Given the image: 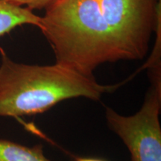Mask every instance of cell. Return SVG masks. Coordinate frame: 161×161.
Here are the masks:
<instances>
[{"label":"cell","instance_id":"cell-1","mask_svg":"<svg viewBox=\"0 0 161 161\" xmlns=\"http://www.w3.org/2000/svg\"><path fill=\"white\" fill-rule=\"evenodd\" d=\"M44 8L39 29L55 63L91 76L98 66L122 60L99 0H53Z\"/></svg>","mask_w":161,"mask_h":161},{"label":"cell","instance_id":"cell-3","mask_svg":"<svg viewBox=\"0 0 161 161\" xmlns=\"http://www.w3.org/2000/svg\"><path fill=\"white\" fill-rule=\"evenodd\" d=\"M148 75L151 86L138 112L122 116L110 108L105 110L108 126L128 148L130 161H161V72Z\"/></svg>","mask_w":161,"mask_h":161},{"label":"cell","instance_id":"cell-4","mask_svg":"<svg viewBox=\"0 0 161 161\" xmlns=\"http://www.w3.org/2000/svg\"><path fill=\"white\" fill-rule=\"evenodd\" d=\"M122 60H142L161 19V0H99Z\"/></svg>","mask_w":161,"mask_h":161},{"label":"cell","instance_id":"cell-8","mask_svg":"<svg viewBox=\"0 0 161 161\" xmlns=\"http://www.w3.org/2000/svg\"><path fill=\"white\" fill-rule=\"evenodd\" d=\"M75 161H104L103 160L92 158H81V157H75L74 158Z\"/></svg>","mask_w":161,"mask_h":161},{"label":"cell","instance_id":"cell-5","mask_svg":"<svg viewBox=\"0 0 161 161\" xmlns=\"http://www.w3.org/2000/svg\"><path fill=\"white\" fill-rule=\"evenodd\" d=\"M40 19L25 6L16 5L8 0H0V37L18 26L31 25L39 28Z\"/></svg>","mask_w":161,"mask_h":161},{"label":"cell","instance_id":"cell-7","mask_svg":"<svg viewBox=\"0 0 161 161\" xmlns=\"http://www.w3.org/2000/svg\"><path fill=\"white\" fill-rule=\"evenodd\" d=\"M16 5L25 6L31 10L43 9L53 0H8Z\"/></svg>","mask_w":161,"mask_h":161},{"label":"cell","instance_id":"cell-2","mask_svg":"<svg viewBox=\"0 0 161 161\" xmlns=\"http://www.w3.org/2000/svg\"><path fill=\"white\" fill-rule=\"evenodd\" d=\"M125 81L104 85L98 83L93 75H83L57 63L46 66L17 63L3 53L0 117L41 114L69 98L84 97L98 101Z\"/></svg>","mask_w":161,"mask_h":161},{"label":"cell","instance_id":"cell-6","mask_svg":"<svg viewBox=\"0 0 161 161\" xmlns=\"http://www.w3.org/2000/svg\"><path fill=\"white\" fill-rule=\"evenodd\" d=\"M0 161H51L45 156L43 146H23L0 139Z\"/></svg>","mask_w":161,"mask_h":161}]
</instances>
